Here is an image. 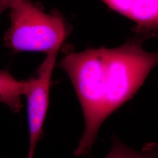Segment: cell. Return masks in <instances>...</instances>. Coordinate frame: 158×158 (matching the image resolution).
<instances>
[{
	"label": "cell",
	"instance_id": "obj_1",
	"mask_svg": "<svg viewBox=\"0 0 158 158\" xmlns=\"http://www.w3.org/2000/svg\"><path fill=\"white\" fill-rule=\"evenodd\" d=\"M158 63L157 53L129 42L72 53L60 66L70 79L85 117L76 156L90 152L102 123L134 96Z\"/></svg>",
	"mask_w": 158,
	"mask_h": 158
},
{
	"label": "cell",
	"instance_id": "obj_2",
	"mask_svg": "<svg viewBox=\"0 0 158 158\" xmlns=\"http://www.w3.org/2000/svg\"><path fill=\"white\" fill-rule=\"evenodd\" d=\"M10 10V27L4 36L8 48L46 53L59 50L67 35L61 17L46 13L31 0H17Z\"/></svg>",
	"mask_w": 158,
	"mask_h": 158
},
{
	"label": "cell",
	"instance_id": "obj_3",
	"mask_svg": "<svg viewBox=\"0 0 158 158\" xmlns=\"http://www.w3.org/2000/svg\"><path fill=\"white\" fill-rule=\"evenodd\" d=\"M58 51L47 53L38 69L36 76L27 81L24 96L27 100L29 134L27 158H35L37 144L43 135V127L49 106L51 77Z\"/></svg>",
	"mask_w": 158,
	"mask_h": 158
},
{
	"label": "cell",
	"instance_id": "obj_4",
	"mask_svg": "<svg viewBox=\"0 0 158 158\" xmlns=\"http://www.w3.org/2000/svg\"><path fill=\"white\" fill-rule=\"evenodd\" d=\"M110 8L137 24L139 28L156 31L158 25V0H102Z\"/></svg>",
	"mask_w": 158,
	"mask_h": 158
},
{
	"label": "cell",
	"instance_id": "obj_5",
	"mask_svg": "<svg viewBox=\"0 0 158 158\" xmlns=\"http://www.w3.org/2000/svg\"><path fill=\"white\" fill-rule=\"evenodd\" d=\"M27 81H18L6 70H0V102L12 112L18 113L23 107L21 97L27 89Z\"/></svg>",
	"mask_w": 158,
	"mask_h": 158
},
{
	"label": "cell",
	"instance_id": "obj_6",
	"mask_svg": "<svg viewBox=\"0 0 158 158\" xmlns=\"http://www.w3.org/2000/svg\"><path fill=\"white\" fill-rule=\"evenodd\" d=\"M105 158H158V145L155 143H147L141 151H138L114 139L112 148Z\"/></svg>",
	"mask_w": 158,
	"mask_h": 158
},
{
	"label": "cell",
	"instance_id": "obj_7",
	"mask_svg": "<svg viewBox=\"0 0 158 158\" xmlns=\"http://www.w3.org/2000/svg\"><path fill=\"white\" fill-rule=\"evenodd\" d=\"M17 0H0V17L8 9H10Z\"/></svg>",
	"mask_w": 158,
	"mask_h": 158
}]
</instances>
